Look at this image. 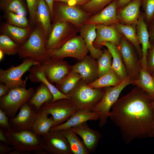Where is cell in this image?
<instances>
[{
    "label": "cell",
    "instance_id": "45",
    "mask_svg": "<svg viewBox=\"0 0 154 154\" xmlns=\"http://www.w3.org/2000/svg\"><path fill=\"white\" fill-rule=\"evenodd\" d=\"M15 148L0 141V154H8Z\"/></svg>",
    "mask_w": 154,
    "mask_h": 154
},
{
    "label": "cell",
    "instance_id": "13",
    "mask_svg": "<svg viewBox=\"0 0 154 154\" xmlns=\"http://www.w3.org/2000/svg\"><path fill=\"white\" fill-rule=\"evenodd\" d=\"M43 149L52 154H73L69 143L61 130L50 131L42 136Z\"/></svg>",
    "mask_w": 154,
    "mask_h": 154
},
{
    "label": "cell",
    "instance_id": "9",
    "mask_svg": "<svg viewBox=\"0 0 154 154\" xmlns=\"http://www.w3.org/2000/svg\"><path fill=\"white\" fill-rule=\"evenodd\" d=\"M40 64L33 59L26 58L23 59L22 63L18 66H12L6 70L0 69V82L10 89L25 86L28 77H27L25 80H23L22 76L33 66Z\"/></svg>",
    "mask_w": 154,
    "mask_h": 154
},
{
    "label": "cell",
    "instance_id": "37",
    "mask_svg": "<svg viewBox=\"0 0 154 154\" xmlns=\"http://www.w3.org/2000/svg\"><path fill=\"white\" fill-rule=\"evenodd\" d=\"M21 45L15 42L7 36L3 34L0 35V50L8 55L18 54Z\"/></svg>",
    "mask_w": 154,
    "mask_h": 154
},
{
    "label": "cell",
    "instance_id": "31",
    "mask_svg": "<svg viewBox=\"0 0 154 154\" xmlns=\"http://www.w3.org/2000/svg\"><path fill=\"white\" fill-rule=\"evenodd\" d=\"M132 84L142 89L154 100V78L147 68L141 65L138 78L133 81Z\"/></svg>",
    "mask_w": 154,
    "mask_h": 154
},
{
    "label": "cell",
    "instance_id": "48",
    "mask_svg": "<svg viewBox=\"0 0 154 154\" xmlns=\"http://www.w3.org/2000/svg\"><path fill=\"white\" fill-rule=\"evenodd\" d=\"M0 141L7 145H10L8 139L5 133V130L0 128Z\"/></svg>",
    "mask_w": 154,
    "mask_h": 154
},
{
    "label": "cell",
    "instance_id": "22",
    "mask_svg": "<svg viewBox=\"0 0 154 154\" xmlns=\"http://www.w3.org/2000/svg\"><path fill=\"white\" fill-rule=\"evenodd\" d=\"M29 71L30 72L29 78L31 82L34 83L42 82L48 87L53 97V99L50 102H52L61 99H71L68 96L61 93L55 86L47 79L41 64L33 66Z\"/></svg>",
    "mask_w": 154,
    "mask_h": 154
},
{
    "label": "cell",
    "instance_id": "18",
    "mask_svg": "<svg viewBox=\"0 0 154 154\" xmlns=\"http://www.w3.org/2000/svg\"><path fill=\"white\" fill-rule=\"evenodd\" d=\"M118 0H114L98 13L92 15L85 24L110 25L120 23L117 14Z\"/></svg>",
    "mask_w": 154,
    "mask_h": 154
},
{
    "label": "cell",
    "instance_id": "23",
    "mask_svg": "<svg viewBox=\"0 0 154 154\" xmlns=\"http://www.w3.org/2000/svg\"><path fill=\"white\" fill-rule=\"evenodd\" d=\"M137 36L138 41L142 46V56L141 65L147 68V56L148 50L151 46L148 27L145 22L143 14L140 13L136 26Z\"/></svg>",
    "mask_w": 154,
    "mask_h": 154
},
{
    "label": "cell",
    "instance_id": "42",
    "mask_svg": "<svg viewBox=\"0 0 154 154\" xmlns=\"http://www.w3.org/2000/svg\"><path fill=\"white\" fill-rule=\"evenodd\" d=\"M147 56V69L151 74L154 71V41L150 42Z\"/></svg>",
    "mask_w": 154,
    "mask_h": 154
},
{
    "label": "cell",
    "instance_id": "6",
    "mask_svg": "<svg viewBox=\"0 0 154 154\" xmlns=\"http://www.w3.org/2000/svg\"><path fill=\"white\" fill-rule=\"evenodd\" d=\"M82 9L80 6H71L60 1H54L53 6V22H70L79 29L92 15Z\"/></svg>",
    "mask_w": 154,
    "mask_h": 154
},
{
    "label": "cell",
    "instance_id": "7",
    "mask_svg": "<svg viewBox=\"0 0 154 154\" xmlns=\"http://www.w3.org/2000/svg\"><path fill=\"white\" fill-rule=\"evenodd\" d=\"M79 29L69 22H53L46 42V47L48 52L60 48L68 40L77 36Z\"/></svg>",
    "mask_w": 154,
    "mask_h": 154
},
{
    "label": "cell",
    "instance_id": "21",
    "mask_svg": "<svg viewBox=\"0 0 154 154\" xmlns=\"http://www.w3.org/2000/svg\"><path fill=\"white\" fill-rule=\"evenodd\" d=\"M99 119L96 113L86 110H78L66 122L51 128L50 131L62 130L70 128L89 120L96 121Z\"/></svg>",
    "mask_w": 154,
    "mask_h": 154
},
{
    "label": "cell",
    "instance_id": "38",
    "mask_svg": "<svg viewBox=\"0 0 154 154\" xmlns=\"http://www.w3.org/2000/svg\"><path fill=\"white\" fill-rule=\"evenodd\" d=\"M114 0H90L80 6L83 10L92 15L98 13Z\"/></svg>",
    "mask_w": 154,
    "mask_h": 154
},
{
    "label": "cell",
    "instance_id": "50",
    "mask_svg": "<svg viewBox=\"0 0 154 154\" xmlns=\"http://www.w3.org/2000/svg\"><path fill=\"white\" fill-rule=\"evenodd\" d=\"M46 2L47 3L49 9L50 10V11L51 15V19L53 16V3L54 2V0H45Z\"/></svg>",
    "mask_w": 154,
    "mask_h": 154
},
{
    "label": "cell",
    "instance_id": "28",
    "mask_svg": "<svg viewBox=\"0 0 154 154\" xmlns=\"http://www.w3.org/2000/svg\"><path fill=\"white\" fill-rule=\"evenodd\" d=\"M36 19L37 24L42 28L48 38L52 25L51 17L48 6L45 0H38Z\"/></svg>",
    "mask_w": 154,
    "mask_h": 154
},
{
    "label": "cell",
    "instance_id": "14",
    "mask_svg": "<svg viewBox=\"0 0 154 154\" xmlns=\"http://www.w3.org/2000/svg\"><path fill=\"white\" fill-rule=\"evenodd\" d=\"M19 110L17 115L9 120L12 129L17 131L31 130L38 111L28 101L23 104Z\"/></svg>",
    "mask_w": 154,
    "mask_h": 154
},
{
    "label": "cell",
    "instance_id": "1",
    "mask_svg": "<svg viewBox=\"0 0 154 154\" xmlns=\"http://www.w3.org/2000/svg\"><path fill=\"white\" fill-rule=\"evenodd\" d=\"M153 100L136 86L112 107L109 117L118 127L126 144L148 137L154 126V111L151 106Z\"/></svg>",
    "mask_w": 154,
    "mask_h": 154
},
{
    "label": "cell",
    "instance_id": "10",
    "mask_svg": "<svg viewBox=\"0 0 154 154\" xmlns=\"http://www.w3.org/2000/svg\"><path fill=\"white\" fill-rule=\"evenodd\" d=\"M89 52L83 39L80 35L70 39L60 48L48 52L52 60H63L70 57L78 61L83 60Z\"/></svg>",
    "mask_w": 154,
    "mask_h": 154
},
{
    "label": "cell",
    "instance_id": "55",
    "mask_svg": "<svg viewBox=\"0 0 154 154\" xmlns=\"http://www.w3.org/2000/svg\"><path fill=\"white\" fill-rule=\"evenodd\" d=\"M151 106L154 111V100H153L151 102Z\"/></svg>",
    "mask_w": 154,
    "mask_h": 154
},
{
    "label": "cell",
    "instance_id": "11",
    "mask_svg": "<svg viewBox=\"0 0 154 154\" xmlns=\"http://www.w3.org/2000/svg\"><path fill=\"white\" fill-rule=\"evenodd\" d=\"M40 108L52 115L54 126L63 123L78 110L72 100L68 99H61L52 102H45Z\"/></svg>",
    "mask_w": 154,
    "mask_h": 154
},
{
    "label": "cell",
    "instance_id": "41",
    "mask_svg": "<svg viewBox=\"0 0 154 154\" xmlns=\"http://www.w3.org/2000/svg\"><path fill=\"white\" fill-rule=\"evenodd\" d=\"M29 15V21L31 26L37 24L36 13L38 8V0H25Z\"/></svg>",
    "mask_w": 154,
    "mask_h": 154
},
{
    "label": "cell",
    "instance_id": "4",
    "mask_svg": "<svg viewBox=\"0 0 154 154\" xmlns=\"http://www.w3.org/2000/svg\"><path fill=\"white\" fill-rule=\"evenodd\" d=\"M132 82L133 80L128 76L119 85L105 88L102 98L92 111L99 115L100 127H103L107 123L110 112V110L118 99L122 91L127 86L132 84Z\"/></svg>",
    "mask_w": 154,
    "mask_h": 154
},
{
    "label": "cell",
    "instance_id": "30",
    "mask_svg": "<svg viewBox=\"0 0 154 154\" xmlns=\"http://www.w3.org/2000/svg\"><path fill=\"white\" fill-rule=\"evenodd\" d=\"M53 98L52 94L47 86L41 82L28 102L38 111L44 104L51 101Z\"/></svg>",
    "mask_w": 154,
    "mask_h": 154
},
{
    "label": "cell",
    "instance_id": "54",
    "mask_svg": "<svg viewBox=\"0 0 154 154\" xmlns=\"http://www.w3.org/2000/svg\"><path fill=\"white\" fill-rule=\"evenodd\" d=\"M148 137L154 138V126L151 131Z\"/></svg>",
    "mask_w": 154,
    "mask_h": 154
},
{
    "label": "cell",
    "instance_id": "3",
    "mask_svg": "<svg viewBox=\"0 0 154 154\" xmlns=\"http://www.w3.org/2000/svg\"><path fill=\"white\" fill-rule=\"evenodd\" d=\"M105 88L90 87L81 79L67 96L72 100L78 110L92 111L102 98Z\"/></svg>",
    "mask_w": 154,
    "mask_h": 154
},
{
    "label": "cell",
    "instance_id": "24",
    "mask_svg": "<svg viewBox=\"0 0 154 154\" xmlns=\"http://www.w3.org/2000/svg\"><path fill=\"white\" fill-rule=\"evenodd\" d=\"M80 35L83 39L90 55L97 59L101 55L103 50L95 48L93 43L96 37V26L93 24H84L79 29Z\"/></svg>",
    "mask_w": 154,
    "mask_h": 154
},
{
    "label": "cell",
    "instance_id": "25",
    "mask_svg": "<svg viewBox=\"0 0 154 154\" xmlns=\"http://www.w3.org/2000/svg\"><path fill=\"white\" fill-rule=\"evenodd\" d=\"M34 28L31 26L27 28L18 27L6 22L1 25L0 31L1 34L6 35L21 45L27 40Z\"/></svg>",
    "mask_w": 154,
    "mask_h": 154
},
{
    "label": "cell",
    "instance_id": "36",
    "mask_svg": "<svg viewBox=\"0 0 154 154\" xmlns=\"http://www.w3.org/2000/svg\"><path fill=\"white\" fill-rule=\"evenodd\" d=\"M112 57L108 49H104L100 56L97 59L98 78L108 72L112 68Z\"/></svg>",
    "mask_w": 154,
    "mask_h": 154
},
{
    "label": "cell",
    "instance_id": "33",
    "mask_svg": "<svg viewBox=\"0 0 154 154\" xmlns=\"http://www.w3.org/2000/svg\"><path fill=\"white\" fill-rule=\"evenodd\" d=\"M123 80L112 68L107 73L88 85L91 88H103L116 86L121 83Z\"/></svg>",
    "mask_w": 154,
    "mask_h": 154
},
{
    "label": "cell",
    "instance_id": "12",
    "mask_svg": "<svg viewBox=\"0 0 154 154\" xmlns=\"http://www.w3.org/2000/svg\"><path fill=\"white\" fill-rule=\"evenodd\" d=\"M133 46L122 35L118 47L127 76L133 81L138 78L141 64V59L137 56Z\"/></svg>",
    "mask_w": 154,
    "mask_h": 154
},
{
    "label": "cell",
    "instance_id": "2",
    "mask_svg": "<svg viewBox=\"0 0 154 154\" xmlns=\"http://www.w3.org/2000/svg\"><path fill=\"white\" fill-rule=\"evenodd\" d=\"M47 39L42 28L37 24L27 40L21 45L17 54L19 58H30L41 64L50 62L52 59L46 47Z\"/></svg>",
    "mask_w": 154,
    "mask_h": 154
},
{
    "label": "cell",
    "instance_id": "35",
    "mask_svg": "<svg viewBox=\"0 0 154 154\" xmlns=\"http://www.w3.org/2000/svg\"><path fill=\"white\" fill-rule=\"evenodd\" d=\"M0 7L5 13L11 12L26 16L27 13L24 0H0Z\"/></svg>",
    "mask_w": 154,
    "mask_h": 154
},
{
    "label": "cell",
    "instance_id": "26",
    "mask_svg": "<svg viewBox=\"0 0 154 154\" xmlns=\"http://www.w3.org/2000/svg\"><path fill=\"white\" fill-rule=\"evenodd\" d=\"M102 45L106 47L112 55V69L119 77L124 80L128 76L118 46L109 42H104Z\"/></svg>",
    "mask_w": 154,
    "mask_h": 154
},
{
    "label": "cell",
    "instance_id": "20",
    "mask_svg": "<svg viewBox=\"0 0 154 154\" xmlns=\"http://www.w3.org/2000/svg\"><path fill=\"white\" fill-rule=\"evenodd\" d=\"M142 0H133L125 6L117 9V14L120 23L136 26L141 12Z\"/></svg>",
    "mask_w": 154,
    "mask_h": 154
},
{
    "label": "cell",
    "instance_id": "47",
    "mask_svg": "<svg viewBox=\"0 0 154 154\" xmlns=\"http://www.w3.org/2000/svg\"><path fill=\"white\" fill-rule=\"evenodd\" d=\"M10 88L4 84L0 83V97L6 94L8 92Z\"/></svg>",
    "mask_w": 154,
    "mask_h": 154
},
{
    "label": "cell",
    "instance_id": "5",
    "mask_svg": "<svg viewBox=\"0 0 154 154\" xmlns=\"http://www.w3.org/2000/svg\"><path fill=\"white\" fill-rule=\"evenodd\" d=\"M25 87L10 88L6 94L0 97V109L10 119L15 116L18 110L30 99L35 91L33 87L26 89Z\"/></svg>",
    "mask_w": 154,
    "mask_h": 154
},
{
    "label": "cell",
    "instance_id": "43",
    "mask_svg": "<svg viewBox=\"0 0 154 154\" xmlns=\"http://www.w3.org/2000/svg\"><path fill=\"white\" fill-rule=\"evenodd\" d=\"M9 118L6 113L0 109V126L5 131L12 129L9 122Z\"/></svg>",
    "mask_w": 154,
    "mask_h": 154
},
{
    "label": "cell",
    "instance_id": "15",
    "mask_svg": "<svg viewBox=\"0 0 154 154\" xmlns=\"http://www.w3.org/2000/svg\"><path fill=\"white\" fill-rule=\"evenodd\" d=\"M41 65L46 78L52 84L60 82L72 71V66L64 59L52 60Z\"/></svg>",
    "mask_w": 154,
    "mask_h": 154
},
{
    "label": "cell",
    "instance_id": "49",
    "mask_svg": "<svg viewBox=\"0 0 154 154\" xmlns=\"http://www.w3.org/2000/svg\"><path fill=\"white\" fill-rule=\"evenodd\" d=\"M132 0H118L117 3V9L125 6Z\"/></svg>",
    "mask_w": 154,
    "mask_h": 154
},
{
    "label": "cell",
    "instance_id": "46",
    "mask_svg": "<svg viewBox=\"0 0 154 154\" xmlns=\"http://www.w3.org/2000/svg\"><path fill=\"white\" fill-rule=\"evenodd\" d=\"M150 42L154 41V20L148 26Z\"/></svg>",
    "mask_w": 154,
    "mask_h": 154
},
{
    "label": "cell",
    "instance_id": "51",
    "mask_svg": "<svg viewBox=\"0 0 154 154\" xmlns=\"http://www.w3.org/2000/svg\"><path fill=\"white\" fill-rule=\"evenodd\" d=\"M30 152H23L20 150L15 149L10 152L8 154H30Z\"/></svg>",
    "mask_w": 154,
    "mask_h": 154
},
{
    "label": "cell",
    "instance_id": "16",
    "mask_svg": "<svg viewBox=\"0 0 154 154\" xmlns=\"http://www.w3.org/2000/svg\"><path fill=\"white\" fill-rule=\"evenodd\" d=\"M72 71L79 73L81 80L87 84L98 78L97 60L87 55L82 60L72 65Z\"/></svg>",
    "mask_w": 154,
    "mask_h": 154
},
{
    "label": "cell",
    "instance_id": "39",
    "mask_svg": "<svg viewBox=\"0 0 154 154\" xmlns=\"http://www.w3.org/2000/svg\"><path fill=\"white\" fill-rule=\"evenodd\" d=\"M4 17L7 23L14 26L21 28L31 26L26 15L7 12L5 13Z\"/></svg>",
    "mask_w": 154,
    "mask_h": 154
},
{
    "label": "cell",
    "instance_id": "40",
    "mask_svg": "<svg viewBox=\"0 0 154 154\" xmlns=\"http://www.w3.org/2000/svg\"><path fill=\"white\" fill-rule=\"evenodd\" d=\"M141 6L147 26L154 20V0H142Z\"/></svg>",
    "mask_w": 154,
    "mask_h": 154
},
{
    "label": "cell",
    "instance_id": "56",
    "mask_svg": "<svg viewBox=\"0 0 154 154\" xmlns=\"http://www.w3.org/2000/svg\"><path fill=\"white\" fill-rule=\"evenodd\" d=\"M152 76L154 77V71L151 74Z\"/></svg>",
    "mask_w": 154,
    "mask_h": 154
},
{
    "label": "cell",
    "instance_id": "29",
    "mask_svg": "<svg viewBox=\"0 0 154 154\" xmlns=\"http://www.w3.org/2000/svg\"><path fill=\"white\" fill-rule=\"evenodd\" d=\"M115 25L119 33L133 46L141 60L142 49L137 39L136 26L124 24L120 22L116 23Z\"/></svg>",
    "mask_w": 154,
    "mask_h": 154
},
{
    "label": "cell",
    "instance_id": "27",
    "mask_svg": "<svg viewBox=\"0 0 154 154\" xmlns=\"http://www.w3.org/2000/svg\"><path fill=\"white\" fill-rule=\"evenodd\" d=\"M48 115L43 109L40 108L38 110L37 118L31 129L36 135L43 136L48 133L51 128L55 126L52 117H48Z\"/></svg>",
    "mask_w": 154,
    "mask_h": 154
},
{
    "label": "cell",
    "instance_id": "53",
    "mask_svg": "<svg viewBox=\"0 0 154 154\" xmlns=\"http://www.w3.org/2000/svg\"><path fill=\"white\" fill-rule=\"evenodd\" d=\"M5 54L2 50H0V61H1L3 59Z\"/></svg>",
    "mask_w": 154,
    "mask_h": 154
},
{
    "label": "cell",
    "instance_id": "34",
    "mask_svg": "<svg viewBox=\"0 0 154 154\" xmlns=\"http://www.w3.org/2000/svg\"><path fill=\"white\" fill-rule=\"evenodd\" d=\"M81 79L78 73L72 71L60 82L55 84V86L62 94L67 96Z\"/></svg>",
    "mask_w": 154,
    "mask_h": 154
},
{
    "label": "cell",
    "instance_id": "19",
    "mask_svg": "<svg viewBox=\"0 0 154 154\" xmlns=\"http://www.w3.org/2000/svg\"><path fill=\"white\" fill-rule=\"evenodd\" d=\"M96 26V37L93 43L95 48L101 49L103 46L102 43L105 42H110L118 46L122 35L117 30L115 24H99Z\"/></svg>",
    "mask_w": 154,
    "mask_h": 154
},
{
    "label": "cell",
    "instance_id": "8",
    "mask_svg": "<svg viewBox=\"0 0 154 154\" xmlns=\"http://www.w3.org/2000/svg\"><path fill=\"white\" fill-rule=\"evenodd\" d=\"M5 133L10 145L15 149L30 152L43 149L42 136L36 135L31 130L17 131L12 129Z\"/></svg>",
    "mask_w": 154,
    "mask_h": 154
},
{
    "label": "cell",
    "instance_id": "17",
    "mask_svg": "<svg viewBox=\"0 0 154 154\" xmlns=\"http://www.w3.org/2000/svg\"><path fill=\"white\" fill-rule=\"evenodd\" d=\"M70 129L80 137L89 153L96 151L102 137L99 131L90 128L87 122Z\"/></svg>",
    "mask_w": 154,
    "mask_h": 154
},
{
    "label": "cell",
    "instance_id": "44",
    "mask_svg": "<svg viewBox=\"0 0 154 154\" xmlns=\"http://www.w3.org/2000/svg\"><path fill=\"white\" fill-rule=\"evenodd\" d=\"M90 0H54V1H60L71 6H80Z\"/></svg>",
    "mask_w": 154,
    "mask_h": 154
},
{
    "label": "cell",
    "instance_id": "32",
    "mask_svg": "<svg viewBox=\"0 0 154 154\" xmlns=\"http://www.w3.org/2000/svg\"><path fill=\"white\" fill-rule=\"evenodd\" d=\"M61 131L66 138L73 154L89 153L82 141L70 128Z\"/></svg>",
    "mask_w": 154,
    "mask_h": 154
},
{
    "label": "cell",
    "instance_id": "52",
    "mask_svg": "<svg viewBox=\"0 0 154 154\" xmlns=\"http://www.w3.org/2000/svg\"><path fill=\"white\" fill-rule=\"evenodd\" d=\"M32 152L36 154H48V153L44 149H41L34 151Z\"/></svg>",
    "mask_w": 154,
    "mask_h": 154
}]
</instances>
